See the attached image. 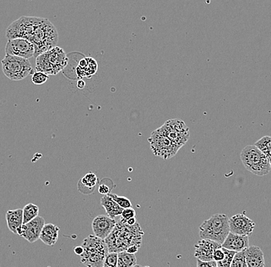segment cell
<instances>
[{
	"mask_svg": "<svg viewBox=\"0 0 271 267\" xmlns=\"http://www.w3.org/2000/svg\"><path fill=\"white\" fill-rule=\"evenodd\" d=\"M84 253L81 262L87 267H103L105 259L109 253L106 242L95 235H90L82 244Z\"/></svg>",
	"mask_w": 271,
	"mask_h": 267,
	"instance_id": "3",
	"label": "cell"
},
{
	"mask_svg": "<svg viewBox=\"0 0 271 267\" xmlns=\"http://www.w3.org/2000/svg\"><path fill=\"white\" fill-rule=\"evenodd\" d=\"M222 245L210 239H201L195 245L194 256L197 259L203 262L213 260V253L215 250L221 248Z\"/></svg>",
	"mask_w": 271,
	"mask_h": 267,
	"instance_id": "15",
	"label": "cell"
},
{
	"mask_svg": "<svg viewBox=\"0 0 271 267\" xmlns=\"http://www.w3.org/2000/svg\"><path fill=\"white\" fill-rule=\"evenodd\" d=\"M60 228L58 226L52 224V223H47L45 224L40 239L42 242L46 245L52 247L57 244L59 239V233H60Z\"/></svg>",
	"mask_w": 271,
	"mask_h": 267,
	"instance_id": "19",
	"label": "cell"
},
{
	"mask_svg": "<svg viewBox=\"0 0 271 267\" xmlns=\"http://www.w3.org/2000/svg\"><path fill=\"white\" fill-rule=\"evenodd\" d=\"M1 64L4 75L10 81H22L33 73L31 63L26 59L6 55Z\"/></svg>",
	"mask_w": 271,
	"mask_h": 267,
	"instance_id": "7",
	"label": "cell"
},
{
	"mask_svg": "<svg viewBox=\"0 0 271 267\" xmlns=\"http://www.w3.org/2000/svg\"><path fill=\"white\" fill-rule=\"evenodd\" d=\"M134 267H144V266H142V265H138V264H137V265H136Z\"/></svg>",
	"mask_w": 271,
	"mask_h": 267,
	"instance_id": "39",
	"label": "cell"
},
{
	"mask_svg": "<svg viewBox=\"0 0 271 267\" xmlns=\"http://www.w3.org/2000/svg\"><path fill=\"white\" fill-rule=\"evenodd\" d=\"M96 71H97V63L93 58L90 57L80 60L79 66L76 69V72L79 78H83L84 76L90 78L94 75Z\"/></svg>",
	"mask_w": 271,
	"mask_h": 267,
	"instance_id": "20",
	"label": "cell"
},
{
	"mask_svg": "<svg viewBox=\"0 0 271 267\" xmlns=\"http://www.w3.org/2000/svg\"><path fill=\"white\" fill-rule=\"evenodd\" d=\"M100 203L104 208L107 213L108 217L111 219H114L118 216H121L123 212V208L120 207L110 196H105L100 200Z\"/></svg>",
	"mask_w": 271,
	"mask_h": 267,
	"instance_id": "21",
	"label": "cell"
},
{
	"mask_svg": "<svg viewBox=\"0 0 271 267\" xmlns=\"http://www.w3.org/2000/svg\"><path fill=\"white\" fill-rule=\"evenodd\" d=\"M135 254H131L126 251L118 253V265L117 267H134L137 265Z\"/></svg>",
	"mask_w": 271,
	"mask_h": 267,
	"instance_id": "23",
	"label": "cell"
},
{
	"mask_svg": "<svg viewBox=\"0 0 271 267\" xmlns=\"http://www.w3.org/2000/svg\"><path fill=\"white\" fill-rule=\"evenodd\" d=\"M117 223L115 219L110 218L107 216L99 215L93 220L92 229L95 236L105 241L112 233Z\"/></svg>",
	"mask_w": 271,
	"mask_h": 267,
	"instance_id": "14",
	"label": "cell"
},
{
	"mask_svg": "<svg viewBox=\"0 0 271 267\" xmlns=\"http://www.w3.org/2000/svg\"><path fill=\"white\" fill-rule=\"evenodd\" d=\"M117 265H118V253H108L105 259L103 267H117Z\"/></svg>",
	"mask_w": 271,
	"mask_h": 267,
	"instance_id": "30",
	"label": "cell"
},
{
	"mask_svg": "<svg viewBox=\"0 0 271 267\" xmlns=\"http://www.w3.org/2000/svg\"><path fill=\"white\" fill-rule=\"evenodd\" d=\"M49 79V75L47 74L42 72H33L32 75L31 82L35 85H43L45 83L47 82Z\"/></svg>",
	"mask_w": 271,
	"mask_h": 267,
	"instance_id": "29",
	"label": "cell"
},
{
	"mask_svg": "<svg viewBox=\"0 0 271 267\" xmlns=\"http://www.w3.org/2000/svg\"><path fill=\"white\" fill-rule=\"evenodd\" d=\"M140 248H141V247H138V246H132V247H129V248L126 250V252L131 253V254H135L136 253H138Z\"/></svg>",
	"mask_w": 271,
	"mask_h": 267,
	"instance_id": "36",
	"label": "cell"
},
{
	"mask_svg": "<svg viewBox=\"0 0 271 267\" xmlns=\"http://www.w3.org/2000/svg\"><path fill=\"white\" fill-rule=\"evenodd\" d=\"M197 267H218V265L216 261L214 260L203 262L200 259H197Z\"/></svg>",
	"mask_w": 271,
	"mask_h": 267,
	"instance_id": "33",
	"label": "cell"
},
{
	"mask_svg": "<svg viewBox=\"0 0 271 267\" xmlns=\"http://www.w3.org/2000/svg\"><path fill=\"white\" fill-rule=\"evenodd\" d=\"M248 267H265V259L263 252L257 246L250 247L245 251Z\"/></svg>",
	"mask_w": 271,
	"mask_h": 267,
	"instance_id": "17",
	"label": "cell"
},
{
	"mask_svg": "<svg viewBox=\"0 0 271 267\" xmlns=\"http://www.w3.org/2000/svg\"><path fill=\"white\" fill-rule=\"evenodd\" d=\"M68 58L66 52L59 46L49 49L36 58L37 72L49 75H57L67 66Z\"/></svg>",
	"mask_w": 271,
	"mask_h": 267,
	"instance_id": "5",
	"label": "cell"
},
{
	"mask_svg": "<svg viewBox=\"0 0 271 267\" xmlns=\"http://www.w3.org/2000/svg\"><path fill=\"white\" fill-rule=\"evenodd\" d=\"M85 87V82H84L83 81H78L77 83V87L79 89H83Z\"/></svg>",
	"mask_w": 271,
	"mask_h": 267,
	"instance_id": "38",
	"label": "cell"
},
{
	"mask_svg": "<svg viewBox=\"0 0 271 267\" xmlns=\"http://www.w3.org/2000/svg\"><path fill=\"white\" fill-rule=\"evenodd\" d=\"M224 257H225V253H224L222 247L215 250L214 253H213V260L216 261V262H220V261L223 260Z\"/></svg>",
	"mask_w": 271,
	"mask_h": 267,
	"instance_id": "32",
	"label": "cell"
},
{
	"mask_svg": "<svg viewBox=\"0 0 271 267\" xmlns=\"http://www.w3.org/2000/svg\"><path fill=\"white\" fill-rule=\"evenodd\" d=\"M22 212H23V224H25L39 217L40 208L33 203H28L24 206Z\"/></svg>",
	"mask_w": 271,
	"mask_h": 267,
	"instance_id": "25",
	"label": "cell"
},
{
	"mask_svg": "<svg viewBox=\"0 0 271 267\" xmlns=\"http://www.w3.org/2000/svg\"><path fill=\"white\" fill-rule=\"evenodd\" d=\"M122 222H123V223H125V224L128 225V226H134V225L137 223V220H136V217H134V218H131L129 219V220H123V219H121Z\"/></svg>",
	"mask_w": 271,
	"mask_h": 267,
	"instance_id": "35",
	"label": "cell"
},
{
	"mask_svg": "<svg viewBox=\"0 0 271 267\" xmlns=\"http://www.w3.org/2000/svg\"><path fill=\"white\" fill-rule=\"evenodd\" d=\"M7 226L9 230L15 234H18V230L23 224V212L22 209H10L6 213Z\"/></svg>",
	"mask_w": 271,
	"mask_h": 267,
	"instance_id": "18",
	"label": "cell"
},
{
	"mask_svg": "<svg viewBox=\"0 0 271 267\" xmlns=\"http://www.w3.org/2000/svg\"><path fill=\"white\" fill-rule=\"evenodd\" d=\"M99 194H103V195L107 196L111 194V189L109 186L105 185V184H101L99 185V189H98Z\"/></svg>",
	"mask_w": 271,
	"mask_h": 267,
	"instance_id": "34",
	"label": "cell"
},
{
	"mask_svg": "<svg viewBox=\"0 0 271 267\" xmlns=\"http://www.w3.org/2000/svg\"><path fill=\"white\" fill-rule=\"evenodd\" d=\"M97 177H96L94 173H87L79 181V183H78V189H79V190H80L84 188V190H88L89 194H92L93 192V190H94L95 187H96V184H97Z\"/></svg>",
	"mask_w": 271,
	"mask_h": 267,
	"instance_id": "22",
	"label": "cell"
},
{
	"mask_svg": "<svg viewBox=\"0 0 271 267\" xmlns=\"http://www.w3.org/2000/svg\"><path fill=\"white\" fill-rule=\"evenodd\" d=\"M223 250H224V253H225V257L223 260L216 262L218 267H230L232 262H233V258H234L236 253L234 251H231V250H227V249L223 248Z\"/></svg>",
	"mask_w": 271,
	"mask_h": 267,
	"instance_id": "26",
	"label": "cell"
},
{
	"mask_svg": "<svg viewBox=\"0 0 271 267\" xmlns=\"http://www.w3.org/2000/svg\"><path fill=\"white\" fill-rule=\"evenodd\" d=\"M222 247L236 253L245 251L250 247L249 236L230 233L222 244Z\"/></svg>",
	"mask_w": 271,
	"mask_h": 267,
	"instance_id": "16",
	"label": "cell"
},
{
	"mask_svg": "<svg viewBox=\"0 0 271 267\" xmlns=\"http://www.w3.org/2000/svg\"><path fill=\"white\" fill-rule=\"evenodd\" d=\"M230 233L240 236H249L255 228V223L245 214H236L229 218Z\"/></svg>",
	"mask_w": 271,
	"mask_h": 267,
	"instance_id": "12",
	"label": "cell"
},
{
	"mask_svg": "<svg viewBox=\"0 0 271 267\" xmlns=\"http://www.w3.org/2000/svg\"><path fill=\"white\" fill-rule=\"evenodd\" d=\"M6 55L29 59L35 55V47L31 42L24 39L8 40L5 48Z\"/></svg>",
	"mask_w": 271,
	"mask_h": 267,
	"instance_id": "11",
	"label": "cell"
},
{
	"mask_svg": "<svg viewBox=\"0 0 271 267\" xmlns=\"http://www.w3.org/2000/svg\"><path fill=\"white\" fill-rule=\"evenodd\" d=\"M144 267H150V266H148V265H146V266H144Z\"/></svg>",
	"mask_w": 271,
	"mask_h": 267,
	"instance_id": "40",
	"label": "cell"
},
{
	"mask_svg": "<svg viewBox=\"0 0 271 267\" xmlns=\"http://www.w3.org/2000/svg\"><path fill=\"white\" fill-rule=\"evenodd\" d=\"M254 146H257L267 158L271 167V137L265 136V137H262L260 140L256 142Z\"/></svg>",
	"mask_w": 271,
	"mask_h": 267,
	"instance_id": "24",
	"label": "cell"
},
{
	"mask_svg": "<svg viewBox=\"0 0 271 267\" xmlns=\"http://www.w3.org/2000/svg\"><path fill=\"white\" fill-rule=\"evenodd\" d=\"M58 32L55 25L46 18H41L40 23L36 28L31 43L35 47V55L39 56L56 47L58 43Z\"/></svg>",
	"mask_w": 271,
	"mask_h": 267,
	"instance_id": "2",
	"label": "cell"
},
{
	"mask_svg": "<svg viewBox=\"0 0 271 267\" xmlns=\"http://www.w3.org/2000/svg\"><path fill=\"white\" fill-rule=\"evenodd\" d=\"M148 141L153 154L158 157L162 158L164 161L174 157L180 149L156 129L152 132Z\"/></svg>",
	"mask_w": 271,
	"mask_h": 267,
	"instance_id": "10",
	"label": "cell"
},
{
	"mask_svg": "<svg viewBox=\"0 0 271 267\" xmlns=\"http://www.w3.org/2000/svg\"><path fill=\"white\" fill-rule=\"evenodd\" d=\"M144 232L138 223L134 226H128L121 220L117 223L110 236L105 239L109 253L126 251L132 246L141 247Z\"/></svg>",
	"mask_w": 271,
	"mask_h": 267,
	"instance_id": "1",
	"label": "cell"
},
{
	"mask_svg": "<svg viewBox=\"0 0 271 267\" xmlns=\"http://www.w3.org/2000/svg\"><path fill=\"white\" fill-rule=\"evenodd\" d=\"M45 220L42 217L39 216L37 218L29 222V223L22 224L20 229L18 230V235L28 241L30 244L37 242L40 239L42 230L44 227Z\"/></svg>",
	"mask_w": 271,
	"mask_h": 267,
	"instance_id": "13",
	"label": "cell"
},
{
	"mask_svg": "<svg viewBox=\"0 0 271 267\" xmlns=\"http://www.w3.org/2000/svg\"><path fill=\"white\" fill-rule=\"evenodd\" d=\"M240 159L247 170L256 176H265L270 172V164L267 158L254 145L243 148L240 152Z\"/></svg>",
	"mask_w": 271,
	"mask_h": 267,
	"instance_id": "6",
	"label": "cell"
},
{
	"mask_svg": "<svg viewBox=\"0 0 271 267\" xmlns=\"http://www.w3.org/2000/svg\"><path fill=\"white\" fill-rule=\"evenodd\" d=\"M108 196H110L123 209L132 208V203H131L130 200L126 197H120V196L114 194H110Z\"/></svg>",
	"mask_w": 271,
	"mask_h": 267,
	"instance_id": "28",
	"label": "cell"
},
{
	"mask_svg": "<svg viewBox=\"0 0 271 267\" xmlns=\"http://www.w3.org/2000/svg\"><path fill=\"white\" fill-rule=\"evenodd\" d=\"M245 251L239 252V253H236L230 267H248Z\"/></svg>",
	"mask_w": 271,
	"mask_h": 267,
	"instance_id": "27",
	"label": "cell"
},
{
	"mask_svg": "<svg viewBox=\"0 0 271 267\" xmlns=\"http://www.w3.org/2000/svg\"><path fill=\"white\" fill-rule=\"evenodd\" d=\"M74 252L76 255H78V256H81V255L83 254V253H84V248H83L82 246H79V247H76V248L74 249Z\"/></svg>",
	"mask_w": 271,
	"mask_h": 267,
	"instance_id": "37",
	"label": "cell"
},
{
	"mask_svg": "<svg viewBox=\"0 0 271 267\" xmlns=\"http://www.w3.org/2000/svg\"><path fill=\"white\" fill-rule=\"evenodd\" d=\"M40 20L41 18L40 17L22 16L10 24L6 32V37L8 40L24 39L30 42Z\"/></svg>",
	"mask_w": 271,
	"mask_h": 267,
	"instance_id": "8",
	"label": "cell"
},
{
	"mask_svg": "<svg viewBox=\"0 0 271 267\" xmlns=\"http://www.w3.org/2000/svg\"><path fill=\"white\" fill-rule=\"evenodd\" d=\"M123 220H127L131 218H134L136 216V212L132 208L123 209L121 214Z\"/></svg>",
	"mask_w": 271,
	"mask_h": 267,
	"instance_id": "31",
	"label": "cell"
},
{
	"mask_svg": "<svg viewBox=\"0 0 271 267\" xmlns=\"http://www.w3.org/2000/svg\"><path fill=\"white\" fill-rule=\"evenodd\" d=\"M230 233L228 217L218 213L200 225L199 234L201 239H210L222 245Z\"/></svg>",
	"mask_w": 271,
	"mask_h": 267,
	"instance_id": "4",
	"label": "cell"
},
{
	"mask_svg": "<svg viewBox=\"0 0 271 267\" xmlns=\"http://www.w3.org/2000/svg\"><path fill=\"white\" fill-rule=\"evenodd\" d=\"M156 130L180 148L186 144L191 135L184 122L177 119L168 120Z\"/></svg>",
	"mask_w": 271,
	"mask_h": 267,
	"instance_id": "9",
	"label": "cell"
}]
</instances>
